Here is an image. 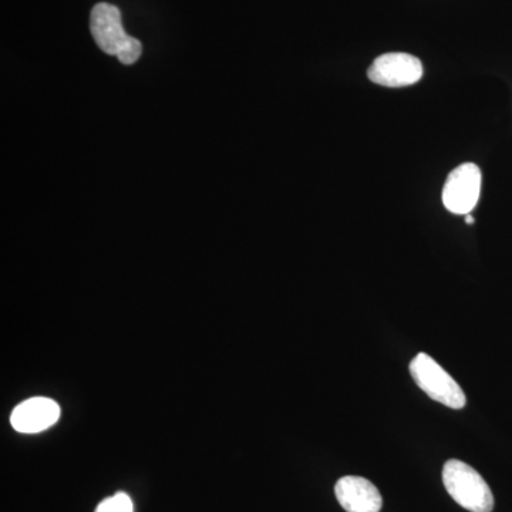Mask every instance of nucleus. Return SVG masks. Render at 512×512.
<instances>
[{"label":"nucleus","instance_id":"2","mask_svg":"<svg viewBox=\"0 0 512 512\" xmlns=\"http://www.w3.org/2000/svg\"><path fill=\"white\" fill-rule=\"evenodd\" d=\"M443 484L450 497L470 512H491L494 497L477 470L460 460H448L443 467Z\"/></svg>","mask_w":512,"mask_h":512},{"label":"nucleus","instance_id":"7","mask_svg":"<svg viewBox=\"0 0 512 512\" xmlns=\"http://www.w3.org/2000/svg\"><path fill=\"white\" fill-rule=\"evenodd\" d=\"M339 504L346 512H380L383 498L372 481L363 477L346 476L335 485Z\"/></svg>","mask_w":512,"mask_h":512},{"label":"nucleus","instance_id":"4","mask_svg":"<svg viewBox=\"0 0 512 512\" xmlns=\"http://www.w3.org/2000/svg\"><path fill=\"white\" fill-rule=\"evenodd\" d=\"M483 175L478 165L464 163L448 174L443 188V204L456 215H468L480 200Z\"/></svg>","mask_w":512,"mask_h":512},{"label":"nucleus","instance_id":"3","mask_svg":"<svg viewBox=\"0 0 512 512\" xmlns=\"http://www.w3.org/2000/svg\"><path fill=\"white\" fill-rule=\"evenodd\" d=\"M410 375L417 386L434 402L454 410L466 406V394L460 384L427 353H419L414 357L410 363Z\"/></svg>","mask_w":512,"mask_h":512},{"label":"nucleus","instance_id":"1","mask_svg":"<svg viewBox=\"0 0 512 512\" xmlns=\"http://www.w3.org/2000/svg\"><path fill=\"white\" fill-rule=\"evenodd\" d=\"M90 30L94 42L110 56H116L123 64H134L143 52L140 40L128 36L121 22V12L110 3L94 6L90 15Z\"/></svg>","mask_w":512,"mask_h":512},{"label":"nucleus","instance_id":"6","mask_svg":"<svg viewBox=\"0 0 512 512\" xmlns=\"http://www.w3.org/2000/svg\"><path fill=\"white\" fill-rule=\"evenodd\" d=\"M60 406L49 397H32L15 407L10 416L13 429L22 434L42 433L55 426Z\"/></svg>","mask_w":512,"mask_h":512},{"label":"nucleus","instance_id":"9","mask_svg":"<svg viewBox=\"0 0 512 512\" xmlns=\"http://www.w3.org/2000/svg\"><path fill=\"white\" fill-rule=\"evenodd\" d=\"M464 217H466L467 224H474V222H476V220H474L473 215L471 214L464 215Z\"/></svg>","mask_w":512,"mask_h":512},{"label":"nucleus","instance_id":"5","mask_svg":"<svg viewBox=\"0 0 512 512\" xmlns=\"http://www.w3.org/2000/svg\"><path fill=\"white\" fill-rule=\"evenodd\" d=\"M367 76L370 82L384 87L412 86L423 77V64L409 53H386L372 63Z\"/></svg>","mask_w":512,"mask_h":512},{"label":"nucleus","instance_id":"8","mask_svg":"<svg viewBox=\"0 0 512 512\" xmlns=\"http://www.w3.org/2000/svg\"><path fill=\"white\" fill-rule=\"evenodd\" d=\"M96 512H134V505L126 493H117L101 501Z\"/></svg>","mask_w":512,"mask_h":512}]
</instances>
